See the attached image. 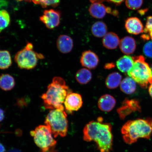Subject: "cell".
<instances>
[{
  "mask_svg": "<svg viewBox=\"0 0 152 152\" xmlns=\"http://www.w3.org/2000/svg\"><path fill=\"white\" fill-rule=\"evenodd\" d=\"M119 45L121 52L125 54L130 55L135 50L136 41L132 37H126L121 40Z\"/></svg>",
  "mask_w": 152,
  "mask_h": 152,
  "instance_id": "9a60e30c",
  "label": "cell"
},
{
  "mask_svg": "<svg viewBox=\"0 0 152 152\" xmlns=\"http://www.w3.org/2000/svg\"><path fill=\"white\" fill-rule=\"evenodd\" d=\"M90 15L94 18L102 19L105 16L107 9L105 6L99 2L93 3L89 9Z\"/></svg>",
  "mask_w": 152,
  "mask_h": 152,
  "instance_id": "ac0fdd59",
  "label": "cell"
},
{
  "mask_svg": "<svg viewBox=\"0 0 152 152\" xmlns=\"http://www.w3.org/2000/svg\"><path fill=\"white\" fill-rule=\"evenodd\" d=\"M116 100L113 96L106 94L102 96L98 102V106L102 111L106 112L111 111L115 105Z\"/></svg>",
  "mask_w": 152,
  "mask_h": 152,
  "instance_id": "5bb4252c",
  "label": "cell"
},
{
  "mask_svg": "<svg viewBox=\"0 0 152 152\" xmlns=\"http://www.w3.org/2000/svg\"><path fill=\"white\" fill-rule=\"evenodd\" d=\"M83 103L82 98L81 95L74 93H69L64 102L66 111L70 113L80 109Z\"/></svg>",
  "mask_w": 152,
  "mask_h": 152,
  "instance_id": "9c48e42d",
  "label": "cell"
},
{
  "mask_svg": "<svg viewBox=\"0 0 152 152\" xmlns=\"http://www.w3.org/2000/svg\"><path fill=\"white\" fill-rule=\"evenodd\" d=\"M83 139L86 142H96L100 152H110L113 144L111 125L99 120L91 121L83 129Z\"/></svg>",
  "mask_w": 152,
  "mask_h": 152,
  "instance_id": "6da1fadb",
  "label": "cell"
},
{
  "mask_svg": "<svg viewBox=\"0 0 152 152\" xmlns=\"http://www.w3.org/2000/svg\"><path fill=\"white\" fill-rule=\"evenodd\" d=\"M133 57L125 56L118 60L117 66L118 68L123 73H128L132 69L134 65Z\"/></svg>",
  "mask_w": 152,
  "mask_h": 152,
  "instance_id": "e0dca14e",
  "label": "cell"
},
{
  "mask_svg": "<svg viewBox=\"0 0 152 152\" xmlns=\"http://www.w3.org/2000/svg\"><path fill=\"white\" fill-rule=\"evenodd\" d=\"M109 1L117 5H119L122 3L124 0H109Z\"/></svg>",
  "mask_w": 152,
  "mask_h": 152,
  "instance_id": "4dcf8cb0",
  "label": "cell"
},
{
  "mask_svg": "<svg viewBox=\"0 0 152 152\" xmlns=\"http://www.w3.org/2000/svg\"><path fill=\"white\" fill-rule=\"evenodd\" d=\"M145 33H149V37L152 40V16H148L145 28H144V32Z\"/></svg>",
  "mask_w": 152,
  "mask_h": 152,
  "instance_id": "83f0119b",
  "label": "cell"
},
{
  "mask_svg": "<svg viewBox=\"0 0 152 152\" xmlns=\"http://www.w3.org/2000/svg\"><path fill=\"white\" fill-rule=\"evenodd\" d=\"M124 104L118 110L121 119H124L127 115L132 112L140 110L138 102L136 100L126 101Z\"/></svg>",
  "mask_w": 152,
  "mask_h": 152,
  "instance_id": "4fadbf2b",
  "label": "cell"
},
{
  "mask_svg": "<svg viewBox=\"0 0 152 152\" xmlns=\"http://www.w3.org/2000/svg\"><path fill=\"white\" fill-rule=\"evenodd\" d=\"M5 148L2 144L0 142V152H5Z\"/></svg>",
  "mask_w": 152,
  "mask_h": 152,
  "instance_id": "1f68e13d",
  "label": "cell"
},
{
  "mask_svg": "<svg viewBox=\"0 0 152 152\" xmlns=\"http://www.w3.org/2000/svg\"><path fill=\"white\" fill-rule=\"evenodd\" d=\"M5 118L4 112L0 108V122L2 121Z\"/></svg>",
  "mask_w": 152,
  "mask_h": 152,
  "instance_id": "f546056e",
  "label": "cell"
},
{
  "mask_svg": "<svg viewBox=\"0 0 152 152\" xmlns=\"http://www.w3.org/2000/svg\"><path fill=\"white\" fill-rule=\"evenodd\" d=\"M10 53L7 50L0 51V69H7L12 64Z\"/></svg>",
  "mask_w": 152,
  "mask_h": 152,
  "instance_id": "cb8c5ba5",
  "label": "cell"
},
{
  "mask_svg": "<svg viewBox=\"0 0 152 152\" xmlns=\"http://www.w3.org/2000/svg\"><path fill=\"white\" fill-rule=\"evenodd\" d=\"M151 69L152 71V67H151Z\"/></svg>",
  "mask_w": 152,
  "mask_h": 152,
  "instance_id": "8d00e7d4",
  "label": "cell"
},
{
  "mask_svg": "<svg viewBox=\"0 0 152 152\" xmlns=\"http://www.w3.org/2000/svg\"><path fill=\"white\" fill-rule=\"evenodd\" d=\"M125 28L129 33L138 35L144 32L143 26L141 21L136 17L128 18L125 22Z\"/></svg>",
  "mask_w": 152,
  "mask_h": 152,
  "instance_id": "8fae6325",
  "label": "cell"
},
{
  "mask_svg": "<svg viewBox=\"0 0 152 152\" xmlns=\"http://www.w3.org/2000/svg\"><path fill=\"white\" fill-rule=\"evenodd\" d=\"M33 48V44L28 43L24 48L15 55V61L21 69H33L37 65L38 59L43 58L42 55L34 52Z\"/></svg>",
  "mask_w": 152,
  "mask_h": 152,
  "instance_id": "52a82bcc",
  "label": "cell"
},
{
  "mask_svg": "<svg viewBox=\"0 0 152 152\" xmlns=\"http://www.w3.org/2000/svg\"><path fill=\"white\" fill-rule=\"evenodd\" d=\"M14 78L8 74H3L0 75V88L5 91H10L15 86Z\"/></svg>",
  "mask_w": 152,
  "mask_h": 152,
  "instance_id": "ffe728a7",
  "label": "cell"
},
{
  "mask_svg": "<svg viewBox=\"0 0 152 152\" xmlns=\"http://www.w3.org/2000/svg\"><path fill=\"white\" fill-rule=\"evenodd\" d=\"M45 123L55 138L58 136L64 137L67 134L68 122L64 109L50 110L46 117Z\"/></svg>",
  "mask_w": 152,
  "mask_h": 152,
  "instance_id": "277c9868",
  "label": "cell"
},
{
  "mask_svg": "<svg viewBox=\"0 0 152 152\" xmlns=\"http://www.w3.org/2000/svg\"><path fill=\"white\" fill-rule=\"evenodd\" d=\"M143 52L146 56L152 58V42L145 44L144 47Z\"/></svg>",
  "mask_w": 152,
  "mask_h": 152,
  "instance_id": "f1b7e54d",
  "label": "cell"
},
{
  "mask_svg": "<svg viewBox=\"0 0 152 152\" xmlns=\"http://www.w3.org/2000/svg\"><path fill=\"white\" fill-rule=\"evenodd\" d=\"M122 77L118 72H113L110 74L106 78L105 84L110 89L117 88L121 83Z\"/></svg>",
  "mask_w": 152,
  "mask_h": 152,
  "instance_id": "44dd1931",
  "label": "cell"
},
{
  "mask_svg": "<svg viewBox=\"0 0 152 152\" xmlns=\"http://www.w3.org/2000/svg\"><path fill=\"white\" fill-rule=\"evenodd\" d=\"M57 47L61 53L67 54L71 52L73 47V41L68 35H60L57 39Z\"/></svg>",
  "mask_w": 152,
  "mask_h": 152,
  "instance_id": "7c38bea8",
  "label": "cell"
},
{
  "mask_svg": "<svg viewBox=\"0 0 152 152\" xmlns=\"http://www.w3.org/2000/svg\"><path fill=\"white\" fill-rule=\"evenodd\" d=\"M102 42L104 46L106 48L114 49L118 47L120 40L116 34L113 32H109L103 37Z\"/></svg>",
  "mask_w": 152,
  "mask_h": 152,
  "instance_id": "2e32d148",
  "label": "cell"
},
{
  "mask_svg": "<svg viewBox=\"0 0 152 152\" xmlns=\"http://www.w3.org/2000/svg\"><path fill=\"white\" fill-rule=\"evenodd\" d=\"M124 141L127 144L134 143L140 138L149 139L152 134V119L129 121L121 129Z\"/></svg>",
  "mask_w": 152,
  "mask_h": 152,
  "instance_id": "3957f363",
  "label": "cell"
},
{
  "mask_svg": "<svg viewBox=\"0 0 152 152\" xmlns=\"http://www.w3.org/2000/svg\"><path fill=\"white\" fill-rule=\"evenodd\" d=\"M7 152H22L18 149H12L10 150Z\"/></svg>",
  "mask_w": 152,
  "mask_h": 152,
  "instance_id": "d6a6232c",
  "label": "cell"
},
{
  "mask_svg": "<svg viewBox=\"0 0 152 152\" xmlns=\"http://www.w3.org/2000/svg\"><path fill=\"white\" fill-rule=\"evenodd\" d=\"M61 14L59 11L53 9L47 10L44 11L40 20L45 25L47 28L53 29L57 27L60 23Z\"/></svg>",
  "mask_w": 152,
  "mask_h": 152,
  "instance_id": "ba28073f",
  "label": "cell"
},
{
  "mask_svg": "<svg viewBox=\"0 0 152 152\" xmlns=\"http://www.w3.org/2000/svg\"><path fill=\"white\" fill-rule=\"evenodd\" d=\"M16 1H25L28 2H31L32 1H33V0H16Z\"/></svg>",
  "mask_w": 152,
  "mask_h": 152,
  "instance_id": "e575fe53",
  "label": "cell"
},
{
  "mask_svg": "<svg viewBox=\"0 0 152 152\" xmlns=\"http://www.w3.org/2000/svg\"><path fill=\"white\" fill-rule=\"evenodd\" d=\"M75 77L76 80L80 84H86L92 79V73L87 68H82L77 72Z\"/></svg>",
  "mask_w": 152,
  "mask_h": 152,
  "instance_id": "7402d4cb",
  "label": "cell"
},
{
  "mask_svg": "<svg viewBox=\"0 0 152 152\" xmlns=\"http://www.w3.org/2000/svg\"><path fill=\"white\" fill-rule=\"evenodd\" d=\"M82 66L89 69H94L97 66L99 59L96 54L91 50L85 51L80 59Z\"/></svg>",
  "mask_w": 152,
  "mask_h": 152,
  "instance_id": "30bf717a",
  "label": "cell"
},
{
  "mask_svg": "<svg viewBox=\"0 0 152 152\" xmlns=\"http://www.w3.org/2000/svg\"><path fill=\"white\" fill-rule=\"evenodd\" d=\"M33 1L36 4L40 5L43 8H46L49 6L56 7L60 3V0H33Z\"/></svg>",
  "mask_w": 152,
  "mask_h": 152,
  "instance_id": "484cf974",
  "label": "cell"
},
{
  "mask_svg": "<svg viewBox=\"0 0 152 152\" xmlns=\"http://www.w3.org/2000/svg\"><path fill=\"white\" fill-rule=\"evenodd\" d=\"M134 65L128 73L129 77L137 83L142 88H147L152 83V71L145 58L142 56L133 57Z\"/></svg>",
  "mask_w": 152,
  "mask_h": 152,
  "instance_id": "5b68a950",
  "label": "cell"
},
{
  "mask_svg": "<svg viewBox=\"0 0 152 152\" xmlns=\"http://www.w3.org/2000/svg\"><path fill=\"white\" fill-rule=\"evenodd\" d=\"M149 94L152 98V83L149 87Z\"/></svg>",
  "mask_w": 152,
  "mask_h": 152,
  "instance_id": "836d02e7",
  "label": "cell"
},
{
  "mask_svg": "<svg viewBox=\"0 0 152 152\" xmlns=\"http://www.w3.org/2000/svg\"><path fill=\"white\" fill-rule=\"evenodd\" d=\"M92 1L93 3L95 2H99V1H102L103 0H91ZM100 3V2H99Z\"/></svg>",
  "mask_w": 152,
  "mask_h": 152,
  "instance_id": "d590c367",
  "label": "cell"
},
{
  "mask_svg": "<svg viewBox=\"0 0 152 152\" xmlns=\"http://www.w3.org/2000/svg\"><path fill=\"white\" fill-rule=\"evenodd\" d=\"M143 0H125V4L128 8L136 10L142 6Z\"/></svg>",
  "mask_w": 152,
  "mask_h": 152,
  "instance_id": "4316f807",
  "label": "cell"
},
{
  "mask_svg": "<svg viewBox=\"0 0 152 152\" xmlns=\"http://www.w3.org/2000/svg\"><path fill=\"white\" fill-rule=\"evenodd\" d=\"M10 21V16L8 12L4 10H0V33L9 26Z\"/></svg>",
  "mask_w": 152,
  "mask_h": 152,
  "instance_id": "d4e9b609",
  "label": "cell"
},
{
  "mask_svg": "<svg viewBox=\"0 0 152 152\" xmlns=\"http://www.w3.org/2000/svg\"></svg>",
  "mask_w": 152,
  "mask_h": 152,
  "instance_id": "74e56055",
  "label": "cell"
},
{
  "mask_svg": "<svg viewBox=\"0 0 152 152\" xmlns=\"http://www.w3.org/2000/svg\"><path fill=\"white\" fill-rule=\"evenodd\" d=\"M120 86L121 90L126 94H132L136 90V83L132 77L125 78L121 81Z\"/></svg>",
  "mask_w": 152,
  "mask_h": 152,
  "instance_id": "d6986e66",
  "label": "cell"
},
{
  "mask_svg": "<svg viewBox=\"0 0 152 152\" xmlns=\"http://www.w3.org/2000/svg\"><path fill=\"white\" fill-rule=\"evenodd\" d=\"M70 93L65 80L61 77H55L48 86L46 92L41 97L45 109L64 110L63 104Z\"/></svg>",
  "mask_w": 152,
  "mask_h": 152,
  "instance_id": "7a4b0ae2",
  "label": "cell"
},
{
  "mask_svg": "<svg viewBox=\"0 0 152 152\" xmlns=\"http://www.w3.org/2000/svg\"><path fill=\"white\" fill-rule=\"evenodd\" d=\"M30 134L41 152H54L57 142L46 125H39L31 131Z\"/></svg>",
  "mask_w": 152,
  "mask_h": 152,
  "instance_id": "8992f818",
  "label": "cell"
},
{
  "mask_svg": "<svg viewBox=\"0 0 152 152\" xmlns=\"http://www.w3.org/2000/svg\"><path fill=\"white\" fill-rule=\"evenodd\" d=\"M107 31V26L103 22L98 21L93 25L91 32L94 37H104Z\"/></svg>",
  "mask_w": 152,
  "mask_h": 152,
  "instance_id": "603a6c76",
  "label": "cell"
}]
</instances>
